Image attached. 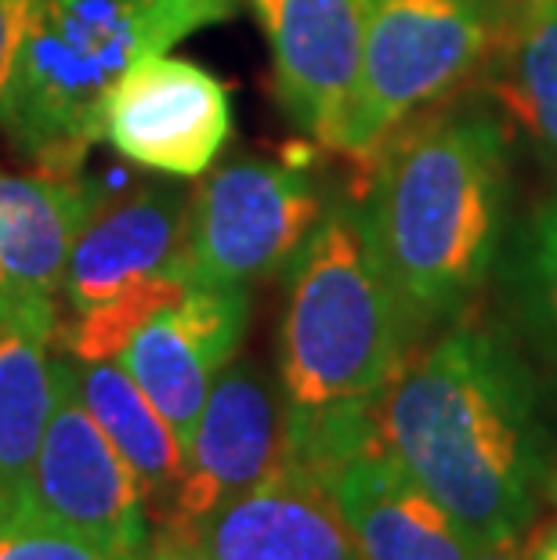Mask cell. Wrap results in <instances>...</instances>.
Returning a JSON list of instances; mask_svg holds the SVG:
<instances>
[{"label":"cell","instance_id":"cell-1","mask_svg":"<svg viewBox=\"0 0 557 560\" xmlns=\"http://www.w3.org/2000/svg\"><path fill=\"white\" fill-rule=\"evenodd\" d=\"M373 423L474 546L529 532L550 467L547 431L525 362L496 332L464 322L409 348L373 401Z\"/></svg>","mask_w":557,"mask_h":560},{"label":"cell","instance_id":"cell-2","mask_svg":"<svg viewBox=\"0 0 557 560\" xmlns=\"http://www.w3.org/2000/svg\"><path fill=\"white\" fill-rule=\"evenodd\" d=\"M365 243L417 329L464 312L489 279L511 202V127L442 105L395 130L365 166Z\"/></svg>","mask_w":557,"mask_h":560},{"label":"cell","instance_id":"cell-3","mask_svg":"<svg viewBox=\"0 0 557 560\" xmlns=\"http://www.w3.org/2000/svg\"><path fill=\"white\" fill-rule=\"evenodd\" d=\"M235 8L240 0H33L0 98V130L44 174L77 177L127 69Z\"/></svg>","mask_w":557,"mask_h":560},{"label":"cell","instance_id":"cell-4","mask_svg":"<svg viewBox=\"0 0 557 560\" xmlns=\"http://www.w3.org/2000/svg\"><path fill=\"white\" fill-rule=\"evenodd\" d=\"M417 326L365 243L359 207L326 210L290 260L279 326L287 416L373 405L409 354Z\"/></svg>","mask_w":557,"mask_h":560},{"label":"cell","instance_id":"cell-5","mask_svg":"<svg viewBox=\"0 0 557 560\" xmlns=\"http://www.w3.org/2000/svg\"><path fill=\"white\" fill-rule=\"evenodd\" d=\"M188 192L146 182L116 196L77 235L62 279L69 318L55 340L77 362H109L146 322L193 290L185 271Z\"/></svg>","mask_w":557,"mask_h":560},{"label":"cell","instance_id":"cell-6","mask_svg":"<svg viewBox=\"0 0 557 560\" xmlns=\"http://www.w3.org/2000/svg\"><path fill=\"white\" fill-rule=\"evenodd\" d=\"M503 0H365L362 66L334 152L370 166L384 141L442 109L489 62Z\"/></svg>","mask_w":557,"mask_h":560},{"label":"cell","instance_id":"cell-7","mask_svg":"<svg viewBox=\"0 0 557 560\" xmlns=\"http://www.w3.org/2000/svg\"><path fill=\"white\" fill-rule=\"evenodd\" d=\"M323 192L304 166L232 160L210 171L185 218V271L193 285L251 290L290 265L315 224Z\"/></svg>","mask_w":557,"mask_h":560},{"label":"cell","instance_id":"cell-8","mask_svg":"<svg viewBox=\"0 0 557 560\" xmlns=\"http://www.w3.org/2000/svg\"><path fill=\"white\" fill-rule=\"evenodd\" d=\"M11 517L51 524L98 546L109 560H124L152 539L141 488L80 401L73 362H55L51 420L30 488Z\"/></svg>","mask_w":557,"mask_h":560},{"label":"cell","instance_id":"cell-9","mask_svg":"<svg viewBox=\"0 0 557 560\" xmlns=\"http://www.w3.org/2000/svg\"><path fill=\"white\" fill-rule=\"evenodd\" d=\"M232 135V102L210 69L146 55L102 109V141L160 177H204Z\"/></svg>","mask_w":557,"mask_h":560},{"label":"cell","instance_id":"cell-10","mask_svg":"<svg viewBox=\"0 0 557 560\" xmlns=\"http://www.w3.org/2000/svg\"><path fill=\"white\" fill-rule=\"evenodd\" d=\"M84 177L0 171V322L51 343L77 235L105 207Z\"/></svg>","mask_w":557,"mask_h":560},{"label":"cell","instance_id":"cell-11","mask_svg":"<svg viewBox=\"0 0 557 560\" xmlns=\"http://www.w3.org/2000/svg\"><path fill=\"white\" fill-rule=\"evenodd\" d=\"M287 456V409L251 362H232L210 387L185 448V470L156 532L182 535L221 503L265 481Z\"/></svg>","mask_w":557,"mask_h":560},{"label":"cell","instance_id":"cell-12","mask_svg":"<svg viewBox=\"0 0 557 560\" xmlns=\"http://www.w3.org/2000/svg\"><path fill=\"white\" fill-rule=\"evenodd\" d=\"M251 322V290L193 285L163 307L116 354L188 448L214 380L235 362Z\"/></svg>","mask_w":557,"mask_h":560},{"label":"cell","instance_id":"cell-13","mask_svg":"<svg viewBox=\"0 0 557 560\" xmlns=\"http://www.w3.org/2000/svg\"><path fill=\"white\" fill-rule=\"evenodd\" d=\"M282 113L334 149L362 66L365 0H254Z\"/></svg>","mask_w":557,"mask_h":560},{"label":"cell","instance_id":"cell-14","mask_svg":"<svg viewBox=\"0 0 557 560\" xmlns=\"http://www.w3.org/2000/svg\"><path fill=\"white\" fill-rule=\"evenodd\" d=\"M174 539L207 560H362L323 478L290 456Z\"/></svg>","mask_w":557,"mask_h":560},{"label":"cell","instance_id":"cell-15","mask_svg":"<svg viewBox=\"0 0 557 560\" xmlns=\"http://www.w3.org/2000/svg\"><path fill=\"white\" fill-rule=\"evenodd\" d=\"M362 560H467L474 542L373 438L318 474Z\"/></svg>","mask_w":557,"mask_h":560},{"label":"cell","instance_id":"cell-16","mask_svg":"<svg viewBox=\"0 0 557 560\" xmlns=\"http://www.w3.org/2000/svg\"><path fill=\"white\" fill-rule=\"evenodd\" d=\"M481 77L503 120L557 166V0H511Z\"/></svg>","mask_w":557,"mask_h":560},{"label":"cell","instance_id":"cell-17","mask_svg":"<svg viewBox=\"0 0 557 560\" xmlns=\"http://www.w3.org/2000/svg\"><path fill=\"white\" fill-rule=\"evenodd\" d=\"M73 376L80 401L88 405L94 423L113 441L124 463L135 474V481L146 499V514L152 521L163 517L177 481L185 470V445L174 434V427L163 420V412L149 401V395L130 380L127 369L109 362H77Z\"/></svg>","mask_w":557,"mask_h":560},{"label":"cell","instance_id":"cell-18","mask_svg":"<svg viewBox=\"0 0 557 560\" xmlns=\"http://www.w3.org/2000/svg\"><path fill=\"white\" fill-rule=\"evenodd\" d=\"M51 401L55 362L47 359V340L0 322V517L15 514L26 495Z\"/></svg>","mask_w":557,"mask_h":560},{"label":"cell","instance_id":"cell-19","mask_svg":"<svg viewBox=\"0 0 557 560\" xmlns=\"http://www.w3.org/2000/svg\"><path fill=\"white\" fill-rule=\"evenodd\" d=\"M518 265L532 315L557 340V199L543 202L521 229Z\"/></svg>","mask_w":557,"mask_h":560},{"label":"cell","instance_id":"cell-20","mask_svg":"<svg viewBox=\"0 0 557 560\" xmlns=\"http://www.w3.org/2000/svg\"><path fill=\"white\" fill-rule=\"evenodd\" d=\"M0 560H109L98 546L30 517H0Z\"/></svg>","mask_w":557,"mask_h":560},{"label":"cell","instance_id":"cell-21","mask_svg":"<svg viewBox=\"0 0 557 560\" xmlns=\"http://www.w3.org/2000/svg\"><path fill=\"white\" fill-rule=\"evenodd\" d=\"M30 4H33V0H0V98H4V91H8L22 30H26Z\"/></svg>","mask_w":557,"mask_h":560},{"label":"cell","instance_id":"cell-22","mask_svg":"<svg viewBox=\"0 0 557 560\" xmlns=\"http://www.w3.org/2000/svg\"><path fill=\"white\" fill-rule=\"evenodd\" d=\"M124 560H207L196 546H188L185 539H174V535H163V532H152V539L135 550Z\"/></svg>","mask_w":557,"mask_h":560},{"label":"cell","instance_id":"cell-23","mask_svg":"<svg viewBox=\"0 0 557 560\" xmlns=\"http://www.w3.org/2000/svg\"><path fill=\"white\" fill-rule=\"evenodd\" d=\"M525 557L529 560H557V521H547L529 532Z\"/></svg>","mask_w":557,"mask_h":560},{"label":"cell","instance_id":"cell-24","mask_svg":"<svg viewBox=\"0 0 557 560\" xmlns=\"http://www.w3.org/2000/svg\"><path fill=\"white\" fill-rule=\"evenodd\" d=\"M467 560H529V557L518 550V539H511V542H485V546H474V553H471Z\"/></svg>","mask_w":557,"mask_h":560},{"label":"cell","instance_id":"cell-25","mask_svg":"<svg viewBox=\"0 0 557 560\" xmlns=\"http://www.w3.org/2000/svg\"><path fill=\"white\" fill-rule=\"evenodd\" d=\"M543 492H547L554 499V506H557V459H550L547 478H543Z\"/></svg>","mask_w":557,"mask_h":560}]
</instances>
